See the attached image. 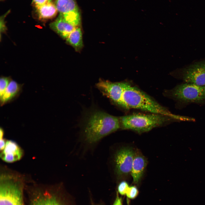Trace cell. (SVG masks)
<instances>
[{
  "label": "cell",
  "mask_w": 205,
  "mask_h": 205,
  "mask_svg": "<svg viewBox=\"0 0 205 205\" xmlns=\"http://www.w3.org/2000/svg\"><path fill=\"white\" fill-rule=\"evenodd\" d=\"M83 121L85 137L91 144L98 142L120 128L119 117L99 109L91 110Z\"/></svg>",
  "instance_id": "6da1fadb"
},
{
  "label": "cell",
  "mask_w": 205,
  "mask_h": 205,
  "mask_svg": "<svg viewBox=\"0 0 205 205\" xmlns=\"http://www.w3.org/2000/svg\"><path fill=\"white\" fill-rule=\"evenodd\" d=\"M120 127L139 133L148 132L154 128L174 121L184 120V117L151 113L134 114L119 117Z\"/></svg>",
  "instance_id": "7a4b0ae2"
},
{
  "label": "cell",
  "mask_w": 205,
  "mask_h": 205,
  "mask_svg": "<svg viewBox=\"0 0 205 205\" xmlns=\"http://www.w3.org/2000/svg\"><path fill=\"white\" fill-rule=\"evenodd\" d=\"M123 99L127 109L134 108L150 113L169 116L175 115L145 93L127 82L123 93Z\"/></svg>",
  "instance_id": "3957f363"
},
{
  "label": "cell",
  "mask_w": 205,
  "mask_h": 205,
  "mask_svg": "<svg viewBox=\"0 0 205 205\" xmlns=\"http://www.w3.org/2000/svg\"><path fill=\"white\" fill-rule=\"evenodd\" d=\"M165 94L176 102L177 107L179 109L192 103L205 105V85L183 82L167 90Z\"/></svg>",
  "instance_id": "277c9868"
},
{
  "label": "cell",
  "mask_w": 205,
  "mask_h": 205,
  "mask_svg": "<svg viewBox=\"0 0 205 205\" xmlns=\"http://www.w3.org/2000/svg\"><path fill=\"white\" fill-rule=\"evenodd\" d=\"M0 205H23L19 186L5 175L1 178Z\"/></svg>",
  "instance_id": "5b68a950"
},
{
  "label": "cell",
  "mask_w": 205,
  "mask_h": 205,
  "mask_svg": "<svg viewBox=\"0 0 205 205\" xmlns=\"http://www.w3.org/2000/svg\"><path fill=\"white\" fill-rule=\"evenodd\" d=\"M176 78L184 82L205 85V60L180 69L173 73Z\"/></svg>",
  "instance_id": "8992f818"
},
{
  "label": "cell",
  "mask_w": 205,
  "mask_h": 205,
  "mask_svg": "<svg viewBox=\"0 0 205 205\" xmlns=\"http://www.w3.org/2000/svg\"><path fill=\"white\" fill-rule=\"evenodd\" d=\"M125 82H113L100 79L96 85L102 94L115 104L123 108H127L123 99Z\"/></svg>",
  "instance_id": "52a82bcc"
},
{
  "label": "cell",
  "mask_w": 205,
  "mask_h": 205,
  "mask_svg": "<svg viewBox=\"0 0 205 205\" xmlns=\"http://www.w3.org/2000/svg\"><path fill=\"white\" fill-rule=\"evenodd\" d=\"M135 152L131 147L121 148L114 157L115 170L119 178L127 176L131 173Z\"/></svg>",
  "instance_id": "ba28073f"
},
{
  "label": "cell",
  "mask_w": 205,
  "mask_h": 205,
  "mask_svg": "<svg viewBox=\"0 0 205 205\" xmlns=\"http://www.w3.org/2000/svg\"><path fill=\"white\" fill-rule=\"evenodd\" d=\"M56 6L61 16L66 21L75 26H79L81 18L74 0H57Z\"/></svg>",
  "instance_id": "9c48e42d"
},
{
  "label": "cell",
  "mask_w": 205,
  "mask_h": 205,
  "mask_svg": "<svg viewBox=\"0 0 205 205\" xmlns=\"http://www.w3.org/2000/svg\"><path fill=\"white\" fill-rule=\"evenodd\" d=\"M147 164L145 157L138 151L135 152L130 173L134 183L137 184L140 180Z\"/></svg>",
  "instance_id": "30bf717a"
},
{
  "label": "cell",
  "mask_w": 205,
  "mask_h": 205,
  "mask_svg": "<svg viewBox=\"0 0 205 205\" xmlns=\"http://www.w3.org/2000/svg\"><path fill=\"white\" fill-rule=\"evenodd\" d=\"M23 85L12 80L2 95L0 96L1 106L10 102L17 98L21 93Z\"/></svg>",
  "instance_id": "8fae6325"
},
{
  "label": "cell",
  "mask_w": 205,
  "mask_h": 205,
  "mask_svg": "<svg viewBox=\"0 0 205 205\" xmlns=\"http://www.w3.org/2000/svg\"><path fill=\"white\" fill-rule=\"evenodd\" d=\"M50 26L53 30L64 39H66L77 27L67 22L60 15L55 21L50 24Z\"/></svg>",
  "instance_id": "7c38bea8"
},
{
  "label": "cell",
  "mask_w": 205,
  "mask_h": 205,
  "mask_svg": "<svg viewBox=\"0 0 205 205\" xmlns=\"http://www.w3.org/2000/svg\"><path fill=\"white\" fill-rule=\"evenodd\" d=\"M36 6L39 18L41 20H47L53 18L58 11L56 5L50 1Z\"/></svg>",
  "instance_id": "4fadbf2b"
},
{
  "label": "cell",
  "mask_w": 205,
  "mask_h": 205,
  "mask_svg": "<svg viewBox=\"0 0 205 205\" xmlns=\"http://www.w3.org/2000/svg\"><path fill=\"white\" fill-rule=\"evenodd\" d=\"M66 39L67 42L77 52L80 51L83 47L82 32L79 26L76 27Z\"/></svg>",
  "instance_id": "5bb4252c"
},
{
  "label": "cell",
  "mask_w": 205,
  "mask_h": 205,
  "mask_svg": "<svg viewBox=\"0 0 205 205\" xmlns=\"http://www.w3.org/2000/svg\"><path fill=\"white\" fill-rule=\"evenodd\" d=\"M31 205H61L56 198L48 193L38 195L33 200Z\"/></svg>",
  "instance_id": "9a60e30c"
},
{
  "label": "cell",
  "mask_w": 205,
  "mask_h": 205,
  "mask_svg": "<svg viewBox=\"0 0 205 205\" xmlns=\"http://www.w3.org/2000/svg\"><path fill=\"white\" fill-rule=\"evenodd\" d=\"M1 154L15 156L20 159L22 156L23 152L15 142L9 140L6 142L5 147Z\"/></svg>",
  "instance_id": "2e32d148"
},
{
  "label": "cell",
  "mask_w": 205,
  "mask_h": 205,
  "mask_svg": "<svg viewBox=\"0 0 205 205\" xmlns=\"http://www.w3.org/2000/svg\"><path fill=\"white\" fill-rule=\"evenodd\" d=\"M11 80V78L9 77L2 76L1 77L0 79V96H1L3 94Z\"/></svg>",
  "instance_id": "e0dca14e"
},
{
  "label": "cell",
  "mask_w": 205,
  "mask_h": 205,
  "mask_svg": "<svg viewBox=\"0 0 205 205\" xmlns=\"http://www.w3.org/2000/svg\"><path fill=\"white\" fill-rule=\"evenodd\" d=\"M138 193L137 188L135 186H129L126 195L128 198L134 199L137 196Z\"/></svg>",
  "instance_id": "ac0fdd59"
},
{
  "label": "cell",
  "mask_w": 205,
  "mask_h": 205,
  "mask_svg": "<svg viewBox=\"0 0 205 205\" xmlns=\"http://www.w3.org/2000/svg\"><path fill=\"white\" fill-rule=\"evenodd\" d=\"M129 186L128 183L125 181H122L119 184L118 187V192L122 195H125L128 191Z\"/></svg>",
  "instance_id": "d6986e66"
},
{
  "label": "cell",
  "mask_w": 205,
  "mask_h": 205,
  "mask_svg": "<svg viewBox=\"0 0 205 205\" xmlns=\"http://www.w3.org/2000/svg\"><path fill=\"white\" fill-rule=\"evenodd\" d=\"M113 205H122L121 198L119 197L118 194Z\"/></svg>",
  "instance_id": "ffe728a7"
},
{
  "label": "cell",
  "mask_w": 205,
  "mask_h": 205,
  "mask_svg": "<svg viewBox=\"0 0 205 205\" xmlns=\"http://www.w3.org/2000/svg\"><path fill=\"white\" fill-rule=\"evenodd\" d=\"M33 1L36 6L42 5L49 1L48 0H33Z\"/></svg>",
  "instance_id": "44dd1931"
},
{
  "label": "cell",
  "mask_w": 205,
  "mask_h": 205,
  "mask_svg": "<svg viewBox=\"0 0 205 205\" xmlns=\"http://www.w3.org/2000/svg\"><path fill=\"white\" fill-rule=\"evenodd\" d=\"M0 149L1 150H3L5 147L6 142L4 140L3 138L0 139Z\"/></svg>",
  "instance_id": "7402d4cb"
},
{
  "label": "cell",
  "mask_w": 205,
  "mask_h": 205,
  "mask_svg": "<svg viewBox=\"0 0 205 205\" xmlns=\"http://www.w3.org/2000/svg\"><path fill=\"white\" fill-rule=\"evenodd\" d=\"M4 134V132L3 129L1 128H0V139L3 138V136Z\"/></svg>",
  "instance_id": "603a6c76"
},
{
  "label": "cell",
  "mask_w": 205,
  "mask_h": 205,
  "mask_svg": "<svg viewBox=\"0 0 205 205\" xmlns=\"http://www.w3.org/2000/svg\"><path fill=\"white\" fill-rule=\"evenodd\" d=\"M50 0H48V1H50Z\"/></svg>",
  "instance_id": "cb8c5ba5"
},
{
  "label": "cell",
  "mask_w": 205,
  "mask_h": 205,
  "mask_svg": "<svg viewBox=\"0 0 205 205\" xmlns=\"http://www.w3.org/2000/svg\"></svg>",
  "instance_id": "d4e9b609"
}]
</instances>
